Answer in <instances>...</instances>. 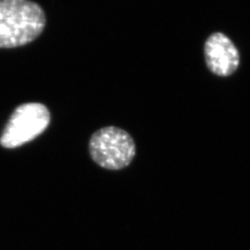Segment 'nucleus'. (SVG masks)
<instances>
[{
    "mask_svg": "<svg viewBox=\"0 0 250 250\" xmlns=\"http://www.w3.org/2000/svg\"><path fill=\"white\" fill-rule=\"evenodd\" d=\"M205 59L211 72L228 76L235 72L239 64V54L232 41L221 33H215L206 41Z\"/></svg>",
    "mask_w": 250,
    "mask_h": 250,
    "instance_id": "nucleus-4",
    "label": "nucleus"
},
{
    "mask_svg": "<svg viewBox=\"0 0 250 250\" xmlns=\"http://www.w3.org/2000/svg\"><path fill=\"white\" fill-rule=\"evenodd\" d=\"M46 23L43 9L31 0H0V48L28 45Z\"/></svg>",
    "mask_w": 250,
    "mask_h": 250,
    "instance_id": "nucleus-1",
    "label": "nucleus"
},
{
    "mask_svg": "<svg viewBox=\"0 0 250 250\" xmlns=\"http://www.w3.org/2000/svg\"><path fill=\"white\" fill-rule=\"evenodd\" d=\"M89 153L92 160L100 167L119 170L128 167L136 154L133 137L115 126L98 130L91 136Z\"/></svg>",
    "mask_w": 250,
    "mask_h": 250,
    "instance_id": "nucleus-2",
    "label": "nucleus"
},
{
    "mask_svg": "<svg viewBox=\"0 0 250 250\" xmlns=\"http://www.w3.org/2000/svg\"><path fill=\"white\" fill-rule=\"evenodd\" d=\"M50 112L44 104L31 102L14 109L0 136V146L13 149L43 134L50 124Z\"/></svg>",
    "mask_w": 250,
    "mask_h": 250,
    "instance_id": "nucleus-3",
    "label": "nucleus"
}]
</instances>
